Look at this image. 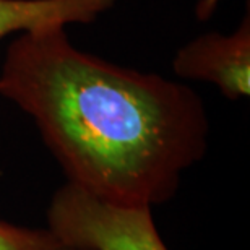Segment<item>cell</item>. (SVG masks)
I'll return each mask as SVG.
<instances>
[{"label":"cell","mask_w":250,"mask_h":250,"mask_svg":"<svg viewBox=\"0 0 250 250\" xmlns=\"http://www.w3.org/2000/svg\"><path fill=\"white\" fill-rule=\"evenodd\" d=\"M0 250H70L49 228L0 223Z\"/></svg>","instance_id":"5"},{"label":"cell","mask_w":250,"mask_h":250,"mask_svg":"<svg viewBox=\"0 0 250 250\" xmlns=\"http://www.w3.org/2000/svg\"><path fill=\"white\" fill-rule=\"evenodd\" d=\"M47 228L70 250H167L151 207L106 202L72 182L52 195Z\"/></svg>","instance_id":"2"},{"label":"cell","mask_w":250,"mask_h":250,"mask_svg":"<svg viewBox=\"0 0 250 250\" xmlns=\"http://www.w3.org/2000/svg\"><path fill=\"white\" fill-rule=\"evenodd\" d=\"M172 70L179 78L213 83L228 99L247 98L250 93L249 10L234 33H207L179 49Z\"/></svg>","instance_id":"3"},{"label":"cell","mask_w":250,"mask_h":250,"mask_svg":"<svg viewBox=\"0 0 250 250\" xmlns=\"http://www.w3.org/2000/svg\"><path fill=\"white\" fill-rule=\"evenodd\" d=\"M221 0H200L197 5V17L200 20H208L214 13V8Z\"/></svg>","instance_id":"6"},{"label":"cell","mask_w":250,"mask_h":250,"mask_svg":"<svg viewBox=\"0 0 250 250\" xmlns=\"http://www.w3.org/2000/svg\"><path fill=\"white\" fill-rule=\"evenodd\" d=\"M116 0H0V41L47 24L93 23Z\"/></svg>","instance_id":"4"},{"label":"cell","mask_w":250,"mask_h":250,"mask_svg":"<svg viewBox=\"0 0 250 250\" xmlns=\"http://www.w3.org/2000/svg\"><path fill=\"white\" fill-rule=\"evenodd\" d=\"M0 96L33 119L67 182L111 203L167 202L208 148L207 107L193 89L84 52L62 24L12 39Z\"/></svg>","instance_id":"1"}]
</instances>
